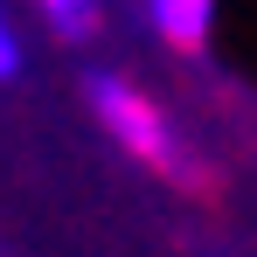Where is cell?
Returning <instances> with one entry per match:
<instances>
[{
	"mask_svg": "<svg viewBox=\"0 0 257 257\" xmlns=\"http://www.w3.org/2000/svg\"><path fill=\"white\" fill-rule=\"evenodd\" d=\"M90 104H97L104 125L125 139V153L153 160V167H174V132H167V118H160L132 84H118V77H90Z\"/></svg>",
	"mask_w": 257,
	"mask_h": 257,
	"instance_id": "1",
	"label": "cell"
},
{
	"mask_svg": "<svg viewBox=\"0 0 257 257\" xmlns=\"http://www.w3.org/2000/svg\"><path fill=\"white\" fill-rule=\"evenodd\" d=\"M153 7V28L181 49H202L209 42V21H215V0H146Z\"/></svg>",
	"mask_w": 257,
	"mask_h": 257,
	"instance_id": "2",
	"label": "cell"
},
{
	"mask_svg": "<svg viewBox=\"0 0 257 257\" xmlns=\"http://www.w3.org/2000/svg\"><path fill=\"white\" fill-rule=\"evenodd\" d=\"M42 7L63 35H90V0H42Z\"/></svg>",
	"mask_w": 257,
	"mask_h": 257,
	"instance_id": "3",
	"label": "cell"
},
{
	"mask_svg": "<svg viewBox=\"0 0 257 257\" xmlns=\"http://www.w3.org/2000/svg\"><path fill=\"white\" fill-rule=\"evenodd\" d=\"M14 70H21V42H14V28L0 14V77H14Z\"/></svg>",
	"mask_w": 257,
	"mask_h": 257,
	"instance_id": "4",
	"label": "cell"
}]
</instances>
